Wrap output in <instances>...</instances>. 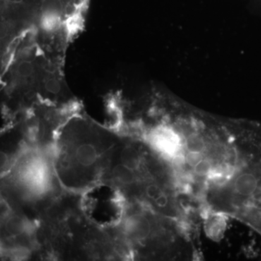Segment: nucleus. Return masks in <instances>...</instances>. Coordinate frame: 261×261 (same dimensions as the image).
Listing matches in <instances>:
<instances>
[{
  "mask_svg": "<svg viewBox=\"0 0 261 261\" xmlns=\"http://www.w3.org/2000/svg\"><path fill=\"white\" fill-rule=\"evenodd\" d=\"M257 163L260 178L252 195L231 213L261 235V142L257 151Z\"/></svg>",
  "mask_w": 261,
  "mask_h": 261,
  "instance_id": "nucleus-1",
  "label": "nucleus"
},
{
  "mask_svg": "<svg viewBox=\"0 0 261 261\" xmlns=\"http://www.w3.org/2000/svg\"><path fill=\"white\" fill-rule=\"evenodd\" d=\"M150 143L165 159L174 162L181 153V139L174 126L162 127L150 137Z\"/></svg>",
  "mask_w": 261,
  "mask_h": 261,
  "instance_id": "nucleus-2",
  "label": "nucleus"
},
{
  "mask_svg": "<svg viewBox=\"0 0 261 261\" xmlns=\"http://www.w3.org/2000/svg\"><path fill=\"white\" fill-rule=\"evenodd\" d=\"M202 211L206 235L214 241H219L224 237L227 226L226 214L209 207H204Z\"/></svg>",
  "mask_w": 261,
  "mask_h": 261,
  "instance_id": "nucleus-3",
  "label": "nucleus"
},
{
  "mask_svg": "<svg viewBox=\"0 0 261 261\" xmlns=\"http://www.w3.org/2000/svg\"><path fill=\"white\" fill-rule=\"evenodd\" d=\"M152 223L147 216L137 214L127 220L126 231L128 236L137 241H144L152 233Z\"/></svg>",
  "mask_w": 261,
  "mask_h": 261,
  "instance_id": "nucleus-4",
  "label": "nucleus"
},
{
  "mask_svg": "<svg viewBox=\"0 0 261 261\" xmlns=\"http://www.w3.org/2000/svg\"><path fill=\"white\" fill-rule=\"evenodd\" d=\"M77 161L84 166H90L97 159V149L91 144H83L75 150Z\"/></svg>",
  "mask_w": 261,
  "mask_h": 261,
  "instance_id": "nucleus-5",
  "label": "nucleus"
},
{
  "mask_svg": "<svg viewBox=\"0 0 261 261\" xmlns=\"http://www.w3.org/2000/svg\"><path fill=\"white\" fill-rule=\"evenodd\" d=\"M113 176L119 183L126 185H132L137 180L135 170L123 163L114 168Z\"/></svg>",
  "mask_w": 261,
  "mask_h": 261,
  "instance_id": "nucleus-6",
  "label": "nucleus"
},
{
  "mask_svg": "<svg viewBox=\"0 0 261 261\" xmlns=\"http://www.w3.org/2000/svg\"><path fill=\"white\" fill-rule=\"evenodd\" d=\"M121 159L123 164L126 165L133 170H137L140 166L141 159L140 154L132 147H126L121 152Z\"/></svg>",
  "mask_w": 261,
  "mask_h": 261,
  "instance_id": "nucleus-7",
  "label": "nucleus"
},
{
  "mask_svg": "<svg viewBox=\"0 0 261 261\" xmlns=\"http://www.w3.org/2000/svg\"><path fill=\"white\" fill-rule=\"evenodd\" d=\"M7 229L13 235H20L25 229L23 220L19 217H12L7 223Z\"/></svg>",
  "mask_w": 261,
  "mask_h": 261,
  "instance_id": "nucleus-8",
  "label": "nucleus"
},
{
  "mask_svg": "<svg viewBox=\"0 0 261 261\" xmlns=\"http://www.w3.org/2000/svg\"><path fill=\"white\" fill-rule=\"evenodd\" d=\"M8 212H9V208H8V206L7 205L6 202L5 201H2L1 203V216L2 217H5L8 214Z\"/></svg>",
  "mask_w": 261,
  "mask_h": 261,
  "instance_id": "nucleus-9",
  "label": "nucleus"
},
{
  "mask_svg": "<svg viewBox=\"0 0 261 261\" xmlns=\"http://www.w3.org/2000/svg\"><path fill=\"white\" fill-rule=\"evenodd\" d=\"M8 163V158L5 153L1 154V170L4 169Z\"/></svg>",
  "mask_w": 261,
  "mask_h": 261,
  "instance_id": "nucleus-10",
  "label": "nucleus"
}]
</instances>
